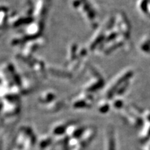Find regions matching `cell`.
I'll list each match as a JSON object with an SVG mask.
<instances>
[{
  "label": "cell",
  "instance_id": "4",
  "mask_svg": "<svg viewBox=\"0 0 150 150\" xmlns=\"http://www.w3.org/2000/svg\"><path fill=\"white\" fill-rule=\"evenodd\" d=\"M123 105V102L120 100H115V102L113 103V106L115 108H120Z\"/></svg>",
  "mask_w": 150,
  "mask_h": 150
},
{
  "label": "cell",
  "instance_id": "3",
  "mask_svg": "<svg viewBox=\"0 0 150 150\" xmlns=\"http://www.w3.org/2000/svg\"><path fill=\"white\" fill-rule=\"evenodd\" d=\"M99 110L101 112H107V110H108V104L106 102H104V104H100L99 105Z\"/></svg>",
  "mask_w": 150,
  "mask_h": 150
},
{
  "label": "cell",
  "instance_id": "1",
  "mask_svg": "<svg viewBox=\"0 0 150 150\" xmlns=\"http://www.w3.org/2000/svg\"><path fill=\"white\" fill-rule=\"evenodd\" d=\"M117 20L119 21L117 23L118 30L122 33V34L124 37H128L130 32V26H129V22L127 21L126 16H124L122 13H120L118 15Z\"/></svg>",
  "mask_w": 150,
  "mask_h": 150
},
{
  "label": "cell",
  "instance_id": "2",
  "mask_svg": "<svg viewBox=\"0 0 150 150\" xmlns=\"http://www.w3.org/2000/svg\"><path fill=\"white\" fill-rule=\"evenodd\" d=\"M112 134L113 133L112 132V131L108 133V141L107 142L108 146V147H106V150H115V140H114V137Z\"/></svg>",
  "mask_w": 150,
  "mask_h": 150
}]
</instances>
